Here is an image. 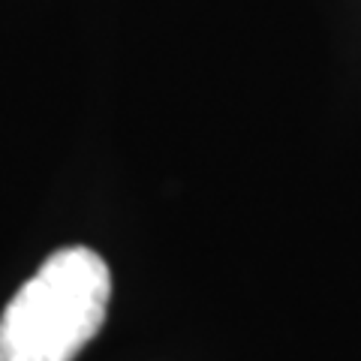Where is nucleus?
Segmentation results:
<instances>
[{
	"mask_svg": "<svg viewBox=\"0 0 361 361\" xmlns=\"http://www.w3.org/2000/svg\"><path fill=\"white\" fill-rule=\"evenodd\" d=\"M111 271L90 247L54 250L0 316V361H73L103 329Z\"/></svg>",
	"mask_w": 361,
	"mask_h": 361,
	"instance_id": "1",
	"label": "nucleus"
}]
</instances>
